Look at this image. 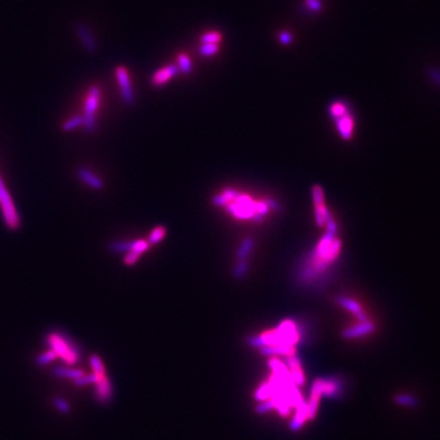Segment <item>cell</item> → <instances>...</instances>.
Returning a JSON list of instances; mask_svg holds the SVG:
<instances>
[{
    "mask_svg": "<svg viewBox=\"0 0 440 440\" xmlns=\"http://www.w3.org/2000/svg\"><path fill=\"white\" fill-rule=\"evenodd\" d=\"M330 116L335 120L336 128L341 137L349 140L354 130V118L350 106L346 101H333L328 108Z\"/></svg>",
    "mask_w": 440,
    "mask_h": 440,
    "instance_id": "obj_1",
    "label": "cell"
},
{
    "mask_svg": "<svg viewBox=\"0 0 440 440\" xmlns=\"http://www.w3.org/2000/svg\"><path fill=\"white\" fill-rule=\"evenodd\" d=\"M0 206H2L6 225L11 230L19 229L21 225V218L12 196L2 176H0Z\"/></svg>",
    "mask_w": 440,
    "mask_h": 440,
    "instance_id": "obj_2",
    "label": "cell"
},
{
    "mask_svg": "<svg viewBox=\"0 0 440 440\" xmlns=\"http://www.w3.org/2000/svg\"><path fill=\"white\" fill-rule=\"evenodd\" d=\"M47 344L53 352L57 355V358L62 359L68 365L77 363L79 355L77 350L70 341L59 333H50L47 336Z\"/></svg>",
    "mask_w": 440,
    "mask_h": 440,
    "instance_id": "obj_3",
    "label": "cell"
},
{
    "mask_svg": "<svg viewBox=\"0 0 440 440\" xmlns=\"http://www.w3.org/2000/svg\"><path fill=\"white\" fill-rule=\"evenodd\" d=\"M100 100V88L93 85L89 89V94L87 96V99L85 102V109H84V128L88 132H93L96 128V111L98 109V105H99Z\"/></svg>",
    "mask_w": 440,
    "mask_h": 440,
    "instance_id": "obj_4",
    "label": "cell"
},
{
    "mask_svg": "<svg viewBox=\"0 0 440 440\" xmlns=\"http://www.w3.org/2000/svg\"><path fill=\"white\" fill-rule=\"evenodd\" d=\"M150 243L146 240H115L109 243V250L112 253L136 252L142 254L149 249Z\"/></svg>",
    "mask_w": 440,
    "mask_h": 440,
    "instance_id": "obj_5",
    "label": "cell"
},
{
    "mask_svg": "<svg viewBox=\"0 0 440 440\" xmlns=\"http://www.w3.org/2000/svg\"><path fill=\"white\" fill-rule=\"evenodd\" d=\"M115 76L120 87V93L122 97V101L127 105H132L135 101V96L132 88V84L129 78L128 71L123 67H117L115 69Z\"/></svg>",
    "mask_w": 440,
    "mask_h": 440,
    "instance_id": "obj_6",
    "label": "cell"
},
{
    "mask_svg": "<svg viewBox=\"0 0 440 440\" xmlns=\"http://www.w3.org/2000/svg\"><path fill=\"white\" fill-rule=\"evenodd\" d=\"M76 33H77V36L79 37L80 41L82 42L83 46L87 49L89 52H96L98 50L97 42H96L92 32L90 31V29L88 28V26L86 24L78 23L76 25Z\"/></svg>",
    "mask_w": 440,
    "mask_h": 440,
    "instance_id": "obj_7",
    "label": "cell"
},
{
    "mask_svg": "<svg viewBox=\"0 0 440 440\" xmlns=\"http://www.w3.org/2000/svg\"><path fill=\"white\" fill-rule=\"evenodd\" d=\"M177 73L178 68L175 65H169L167 67H164L153 74V76L151 77V84L154 87H161L172 78H174Z\"/></svg>",
    "mask_w": 440,
    "mask_h": 440,
    "instance_id": "obj_8",
    "label": "cell"
},
{
    "mask_svg": "<svg viewBox=\"0 0 440 440\" xmlns=\"http://www.w3.org/2000/svg\"><path fill=\"white\" fill-rule=\"evenodd\" d=\"M77 176L84 182L86 183L88 186H90L93 190H101L104 186L103 180L97 176L95 173H93L90 169L86 168V167H79L77 169Z\"/></svg>",
    "mask_w": 440,
    "mask_h": 440,
    "instance_id": "obj_9",
    "label": "cell"
},
{
    "mask_svg": "<svg viewBox=\"0 0 440 440\" xmlns=\"http://www.w3.org/2000/svg\"><path fill=\"white\" fill-rule=\"evenodd\" d=\"M97 398L106 402L111 396V385L106 376H103L97 383Z\"/></svg>",
    "mask_w": 440,
    "mask_h": 440,
    "instance_id": "obj_10",
    "label": "cell"
},
{
    "mask_svg": "<svg viewBox=\"0 0 440 440\" xmlns=\"http://www.w3.org/2000/svg\"><path fill=\"white\" fill-rule=\"evenodd\" d=\"M254 247V238L248 236L242 240L236 252V258L238 261H247L252 249Z\"/></svg>",
    "mask_w": 440,
    "mask_h": 440,
    "instance_id": "obj_11",
    "label": "cell"
},
{
    "mask_svg": "<svg viewBox=\"0 0 440 440\" xmlns=\"http://www.w3.org/2000/svg\"><path fill=\"white\" fill-rule=\"evenodd\" d=\"M53 373L57 377L73 379L74 381L79 379L80 377H82L84 375V372L80 369H70V368H65V367L55 368L53 370Z\"/></svg>",
    "mask_w": 440,
    "mask_h": 440,
    "instance_id": "obj_12",
    "label": "cell"
},
{
    "mask_svg": "<svg viewBox=\"0 0 440 440\" xmlns=\"http://www.w3.org/2000/svg\"><path fill=\"white\" fill-rule=\"evenodd\" d=\"M226 210H227L229 213H231L232 215H234L235 217L240 218V219H248V218H252L253 214L255 213V212H253V211H250V210H247V209H243V208L239 207V206H238L237 204H235V203H232V204H228V205H226Z\"/></svg>",
    "mask_w": 440,
    "mask_h": 440,
    "instance_id": "obj_13",
    "label": "cell"
},
{
    "mask_svg": "<svg viewBox=\"0 0 440 440\" xmlns=\"http://www.w3.org/2000/svg\"><path fill=\"white\" fill-rule=\"evenodd\" d=\"M177 61H178V66H177L178 71H180L183 74H190L192 72L193 65H192L190 57L186 54H184V53L178 54Z\"/></svg>",
    "mask_w": 440,
    "mask_h": 440,
    "instance_id": "obj_14",
    "label": "cell"
},
{
    "mask_svg": "<svg viewBox=\"0 0 440 440\" xmlns=\"http://www.w3.org/2000/svg\"><path fill=\"white\" fill-rule=\"evenodd\" d=\"M83 123H84L83 115H77V116H74V117L68 119V120L62 124V128H61V129H62L64 132H72V131H74L75 129H78L79 127L83 125Z\"/></svg>",
    "mask_w": 440,
    "mask_h": 440,
    "instance_id": "obj_15",
    "label": "cell"
},
{
    "mask_svg": "<svg viewBox=\"0 0 440 440\" xmlns=\"http://www.w3.org/2000/svg\"><path fill=\"white\" fill-rule=\"evenodd\" d=\"M219 51V45L218 44H209V43H202V45L199 47V52L203 56H213Z\"/></svg>",
    "mask_w": 440,
    "mask_h": 440,
    "instance_id": "obj_16",
    "label": "cell"
},
{
    "mask_svg": "<svg viewBox=\"0 0 440 440\" xmlns=\"http://www.w3.org/2000/svg\"><path fill=\"white\" fill-rule=\"evenodd\" d=\"M248 263L247 261H238L232 270V275L235 279H242L248 273Z\"/></svg>",
    "mask_w": 440,
    "mask_h": 440,
    "instance_id": "obj_17",
    "label": "cell"
},
{
    "mask_svg": "<svg viewBox=\"0 0 440 440\" xmlns=\"http://www.w3.org/2000/svg\"><path fill=\"white\" fill-rule=\"evenodd\" d=\"M103 376H105V375L100 376V375H98L96 373H93V374H90V375H85L84 374L82 377H80L79 379L75 380V384L78 385V386H83V385H87V384H90V383H95L96 384Z\"/></svg>",
    "mask_w": 440,
    "mask_h": 440,
    "instance_id": "obj_18",
    "label": "cell"
},
{
    "mask_svg": "<svg viewBox=\"0 0 440 440\" xmlns=\"http://www.w3.org/2000/svg\"><path fill=\"white\" fill-rule=\"evenodd\" d=\"M56 358H57V355L55 354V352H53L51 349H49L47 352L38 356L37 364L39 366H45V365H48L49 363H51L52 361H54Z\"/></svg>",
    "mask_w": 440,
    "mask_h": 440,
    "instance_id": "obj_19",
    "label": "cell"
},
{
    "mask_svg": "<svg viewBox=\"0 0 440 440\" xmlns=\"http://www.w3.org/2000/svg\"><path fill=\"white\" fill-rule=\"evenodd\" d=\"M165 232H166V229H165L164 226H157V227H155V228L152 230V232L150 233V235H149L148 242H149L150 244H156V243H158V242H159V241L164 237Z\"/></svg>",
    "mask_w": 440,
    "mask_h": 440,
    "instance_id": "obj_20",
    "label": "cell"
},
{
    "mask_svg": "<svg viewBox=\"0 0 440 440\" xmlns=\"http://www.w3.org/2000/svg\"><path fill=\"white\" fill-rule=\"evenodd\" d=\"M90 364H91V366H92V368H93L94 373H96V374H98V375H100V376L105 375V371H104L103 364H102L100 358L98 357L97 355H92V356L90 357Z\"/></svg>",
    "mask_w": 440,
    "mask_h": 440,
    "instance_id": "obj_21",
    "label": "cell"
},
{
    "mask_svg": "<svg viewBox=\"0 0 440 440\" xmlns=\"http://www.w3.org/2000/svg\"><path fill=\"white\" fill-rule=\"evenodd\" d=\"M202 43H209V44H219L222 40V36L219 32H209L201 36L200 38Z\"/></svg>",
    "mask_w": 440,
    "mask_h": 440,
    "instance_id": "obj_22",
    "label": "cell"
},
{
    "mask_svg": "<svg viewBox=\"0 0 440 440\" xmlns=\"http://www.w3.org/2000/svg\"><path fill=\"white\" fill-rule=\"evenodd\" d=\"M54 406L61 413H69L70 410H71V407H70L69 403L67 401H65L64 399H60V398H57V399L54 400Z\"/></svg>",
    "mask_w": 440,
    "mask_h": 440,
    "instance_id": "obj_23",
    "label": "cell"
},
{
    "mask_svg": "<svg viewBox=\"0 0 440 440\" xmlns=\"http://www.w3.org/2000/svg\"><path fill=\"white\" fill-rule=\"evenodd\" d=\"M427 76L434 84L440 86V70L431 68L427 71Z\"/></svg>",
    "mask_w": 440,
    "mask_h": 440,
    "instance_id": "obj_24",
    "label": "cell"
},
{
    "mask_svg": "<svg viewBox=\"0 0 440 440\" xmlns=\"http://www.w3.org/2000/svg\"><path fill=\"white\" fill-rule=\"evenodd\" d=\"M212 203H213V205H215L217 207H220V206L228 205L229 201L226 199V197H225L223 194H219V195L214 196L213 199H212Z\"/></svg>",
    "mask_w": 440,
    "mask_h": 440,
    "instance_id": "obj_25",
    "label": "cell"
},
{
    "mask_svg": "<svg viewBox=\"0 0 440 440\" xmlns=\"http://www.w3.org/2000/svg\"><path fill=\"white\" fill-rule=\"evenodd\" d=\"M305 5L311 12H319L322 8L320 0H305Z\"/></svg>",
    "mask_w": 440,
    "mask_h": 440,
    "instance_id": "obj_26",
    "label": "cell"
},
{
    "mask_svg": "<svg viewBox=\"0 0 440 440\" xmlns=\"http://www.w3.org/2000/svg\"><path fill=\"white\" fill-rule=\"evenodd\" d=\"M222 194L225 196L226 199H227L229 202H231V201H235V200L239 197V196H240V194H239L237 191L233 190V188H225V190L222 192Z\"/></svg>",
    "mask_w": 440,
    "mask_h": 440,
    "instance_id": "obj_27",
    "label": "cell"
},
{
    "mask_svg": "<svg viewBox=\"0 0 440 440\" xmlns=\"http://www.w3.org/2000/svg\"><path fill=\"white\" fill-rule=\"evenodd\" d=\"M140 258V254L136 253V252H129L127 253V255L123 258V262L127 265H134L138 259Z\"/></svg>",
    "mask_w": 440,
    "mask_h": 440,
    "instance_id": "obj_28",
    "label": "cell"
},
{
    "mask_svg": "<svg viewBox=\"0 0 440 440\" xmlns=\"http://www.w3.org/2000/svg\"><path fill=\"white\" fill-rule=\"evenodd\" d=\"M279 41H280L283 45H288V44L291 43V41H292V37H291V35H290L289 32L283 31V32H281V33L279 34Z\"/></svg>",
    "mask_w": 440,
    "mask_h": 440,
    "instance_id": "obj_29",
    "label": "cell"
},
{
    "mask_svg": "<svg viewBox=\"0 0 440 440\" xmlns=\"http://www.w3.org/2000/svg\"><path fill=\"white\" fill-rule=\"evenodd\" d=\"M263 217H264L263 214H261V213H259V212H255V213L253 214V216H252V219H253L255 222H261L262 219H263Z\"/></svg>",
    "mask_w": 440,
    "mask_h": 440,
    "instance_id": "obj_30",
    "label": "cell"
}]
</instances>
